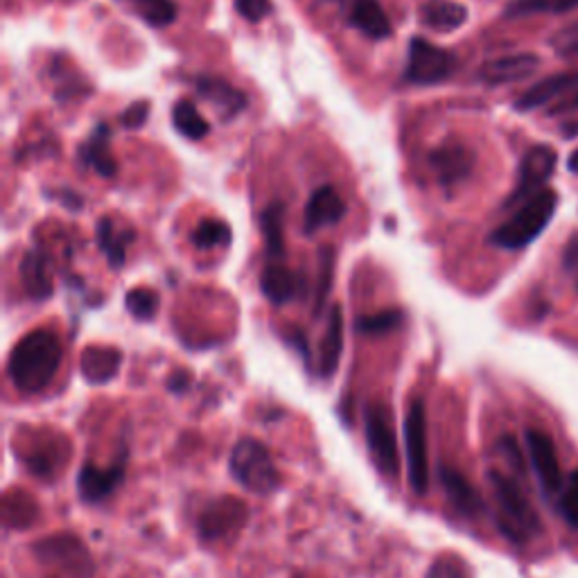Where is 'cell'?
I'll use <instances>...</instances> for the list:
<instances>
[{"label": "cell", "instance_id": "1", "mask_svg": "<svg viewBox=\"0 0 578 578\" xmlns=\"http://www.w3.org/2000/svg\"><path fill=\"white\" fill-rule=\"evenodd\" d=\"M61 357L63 348L52 331H32L12 348L8 375L21 394H41L54 379Z\"/></svg>", "mask_w": 578, "mask_h": 578}, {"label": "cell", "instance_id": "2", "mask_svg": "<svg viewBox=\"0 0 578 578\" xmlns=\"http://www.w3.org/2000/svg\"><path fill=\"white\" fill-rule=\"evenodd\" d=\"M488 481L495 497V518L501 536L513 545H529L536 540L542 534V520L523 486L499 470H490Z\"/></svg>", "mask_w": 578, "mask_h": 578}, {"label": "cell", "instance_id": "3", "mask_svg": "<svg viewBox=\"0 0 578 578\" xmlns=\"http://www.w3.org/2000/svg\"><path fill=\"white\" fill-rule=\"evenodd\" d=\"M558 206V195L554 190H542L534 195L516 215L506 220L493 235L490 244L499 249H525L531 244L549 224Z\"/></svg>", "mask_w": 578, "mask_h": 578}, {"label": "cell", "instance_id": "4", "mask_svg": "<svg viewBox=\"0 0 578 578\" xmlns=\"http://www.w3.org/2000/svg\"><path fill=\"white\" fill-rule=\"evenodd\" d=\"M231 475L255 495H270L281 484V473L270 449L255 438H242L231 453Z\"/></svg>", "mask_w": 578, "mask_h": 578}, {"label": "cell", "instance_id": "5", "mask_svg": "<svg viewBox=\"0 0 578 578\" xmlns=\"http://www.w3.org/2000/svg\"><path fill=\"white\" fill-rule=\"evenodd\" d=\"M364 432H366V445H368L371 459L377 466V470L387 479H396L400 473V457H398L394 418H392V412L387 405L373 403L366 407Z\"/></svg>", "mask_w": 578, "mask_h": 578}, {"label": "cell", "instance_id": "6", "mask_svg": "<svg viewBox=\"0 0 578 578\" xmlns=\"http://www.w3.org/2000/svg\"><path fill=\"white\" fill-rule=\"evenodd\" d=\"M455 71V54L447 52L423 37L409 41V59L405 80L416 87H432L447 80Z\"/></svg>", "mask_w": 578, "mask_h": 578}, {"label": "cell", "instance_id": "7", "mask_svg": "<svg viewBox=\"0 0 578 578\" xmlns=\"http://www.w3.org/2000/svg\"><path fill=\"white\" fill-rule=\"evenodd\" d=\"M405 445H407V466L409 484L416 495H425L429 488V459H427V423L425 403L414 400L405 416Z\"/></svg>", "mask_w": 578, "mask_h": 578}, {"label": "cell", "instance_id": "8", "mask_svg": "<svg viewBox=\"0 0 578 578\" xmlns=\"http://www.w3.org/2000/svg\"><path fill=\"white\" fill-rule=\"evenodd\" d=\"M556 163H558V154L551 148H547V145L531 148L520 163L518 185H516V190H513V195L508 197L506 206L529 202L534 195L542 192L540 187L551 179Z\"/></svg>", "mask_w": 578, "mask_h": 578}, {"label": "cell", "instance_id": "9", "mask_svg": "<svg viewBox=\"0 0 578 578\" xmlns=\"http://www.w3.org/2000/svg\"><path fill=\"white\" fill-rule=\"evenodd\" d=\"M527 449L542 490L547 495H560L565 479L551 436L542 429H527Z\"/></svg>", "mask_w": 578, "mask_h": 578}, {"label": "cell", "instance_id": "10", "mask_svg": "<svg viewBox=\"0 0 578 578\" xmlns=\"http://www.w3.org/2000/svg\"><path fill=\"white\" fill-rule=\"evenodd\" d=\"M540 67V59L531 52H520V54H508L501 59H493L484 63L479 71V80L490 84V87H501V84H516L529 80Z\"/></svg>", "mask_w": 578, "mask_h": 578}, {"label": "cell", "instance_id": "11", "mask_svg": "<svg viewBox=\"0 0 578 578\" xmlns=\"http://www.w3.org/2000/svg\"><path fill=\"white\" fill-rule=\"evenodd\" d=\"M346 215V204L333 185H321L312 192L305 206V233L314 235L318 229L333 226Z\"/></svg>", "mask_w": 578, "mask_h": 578}, {"label": "cell", "instance_id": "12", "mask_svg": "<svg viewBox=\"0 0 578 578\" xmlns=\"http://www.w3.org/2000/svg\"><path fill=\"white\" fill-rule=\"evenodd\" d=\"M195 89L220 113L224 122L233 120L246 109V95L233 84H229L226 80L202 75L195 80Z\"/></svg>", "mask_w": 578, "mask_h": 578}, {"label": "cell", "instance_id": "13", "mask_svg": "<svg viewBox=\"0 0 578 578\" xmlns=\"http://www.w3.org/2000/svg\"><path fill=\"white\" fill-rule=\"evenodd\" d=\"M438 479L443 484V490H445L449 504H453L462 513V516H466V518L481 516L486 506H484L479 490L457 468L440 466Z\"/></svg>", "mask_w": 578, "mask_h": 578}, {"label": "cell", "instance_id": "14", "mask_svg": "<svg viewBox=\"0 0 578 578\" xmlns=\"http://www.w3.org/2000/svg\"><path fill=\"white\" fill-rule=\"evenodd\" d=\"M473 152L459 143H447L432 152V168L443 185H455L464 181L473 170Z\"/></svg>", "mask_w": 578, "mask_h": 578}, {"label": "cell", "instance_id": "15", "mask_svg": "<svg viewBox=\"0 0 578 578\" xmlns=\"http://www.w3.org/2000/svg\"><path fill=\"white\" fill-rule=\"evenodd\" d=\"M124 479V470L122 466H115V468H98L93 464H87L82 470H80V477H78V490H80V497L89 504H98L102 499H107L109 495L115 493V488L122 484Z\"/></svg>", "mask_w": 578, "mask_h": 578}, {"label": "cell", "instance_id": "16", "mask_svg": "<svg viewBox=\"0 0 578 578\" xmlns=\"http://www.w3.org/2000/svg\"><path fill=\"white\" fill-rule=\"evenodd\" d=\"M420 23L429 30L453 32L468 21V10L455 0H425L418 10Z\"/></svg>", "mask_w": 578, "mask_h": 578}, {"label": "cell", "instance_id": "17", "mask_svg": "<svg viewBox=\"0 0 578 578\" xmlns=\"http://www.w3.org/2000/svg\"><path fill=\"white\" fill-rule=\"evenodd\" d=\"M344 351V316L342 307L333 305L328 312V326H326V337L321 342L318 351V371L324 377H333Z\"/></svg>", "mask_w": 578, "mask_h": 578}, {"label": "cell", "instance_id": "18", "mask_svg": "<svg viewBox=\"0 0 578 578\" xmlns=\"http://www.w3.org/2000/svg\"><path fill=\"white\" fill-rule=\"evenodd\" d=\"M571 89L574 91L578 89V73H562V75L547 78V80L538 82L536 87H531L529 91H525L520 95V100L516 102V109L518 111H531V109L545 107L560 95H569Z\"/></svg>", "mask_w": 578, "mask_h": 578}, {"label": "cell", "instance_id": "19", "mask_svg": "<svg viewBox=\"0 0 578 578\" xmlns=\"http://www.w3.org/2000/svg\"><path fill=\"white\" fill-rule=\"evenodd\" d=\"M351 23L371 39H389L394 28L379 0H353Z\"/></svg>", "mask_w": 578, "mask_h": 578}, {"label": "cell", "instance_id": "20", "mask_svg": "<svg viewBox=\"0 0 578 578\" xmlns=\"http://www.w3.org/2000/svg\"><path fill=\"white\" fill-rule=\"evenodd\" d=\"M261 290L274 305H285L301 292V278L281 263H270L261 276Z\"/></svg>", "mask_w": 578, "mask_h": 578}, {"label": "cell", "instance_id": "21", "mask_svg": "<svg viewBox=\"0 0 578 578\" xmlns=\"http://www.w3.org/2000/svg\"><path fill=\"white\" fill-rule=\"evenodd\" d=\"M120 364H122L120 351L109 346H89L82 353V362H80L82 375L91 384H104L113 379L120 371Z\"/></svg>", "mask_w": 578, "mask_h": 578}, {"label": "cell", "instance_id": "22", "mask_svg": "<svg viewBox=\"0 0 578 578\" xmlns=\"http://www.w3.org/2000/svg\"><path fill=\"white\" fill-rule=\"evenodd\" d=\"M109 136H111L109 126L107 124H98L95 132L89 136V141L80 148L82 161L89 168H93L100 176H107V179L115 176V172H118V165H115V161L111 156V150H109Z\"/></svg>", "mask_w": 578, "mask_h": 578}, {"label": "cell", "instance_id": "23", "mask_svg": "<svg viewBox=\"0 0 578 578\" xmlns=\"http://www.w3.org/2000/svg\"><path fill=\"white\" fill-rule=\"evenodd\" d=\"M21 281H23V290L28 292L30 298H34V301L50 298L52 278H50L48 263H45L41 251L26 253V258L21 263Z\"/></svg>", "mask_w": 578, "mask_h": 578}, {"label": "cell", "instance_id": "24", "mask_svg": "<svg viewBox=\"0 0 578 578\" xmlns=\"http://www.w3.org/2000/svg\"><path fill=\"white\" fill-rule=\"evenodd\" d=\"M132 240H134V231H118L113 220L102 217L98 222V244L113 270L122 267L124 251H126V246H130Z\"/></svg>", "mask_w": 578, "mask_h": 578}, {"label": "cell", "instance_id": "25", "mask_svg": "<svg viewBox=\"0 0 578 578\" xmlns=\"http://www.w3.org/2000/svg\"><path fill=\"white\" fill-rule=\"evenodd\" d=\"M172 124L174 130L185 136L187 141H202L209 136L211 124L200 115L197 107L190 100H179L172 109Z\"/></svg>", "mask_w": 578, "mask_h": 578}, {"label": "cell", "instance_id": "26", "mask_svg": "<svg viewBox=\"0 0 578 578\" xmlns=\"http://www.w3.org/2000/svg\"><path fill=\"white\" fill-rule=\"evenodd\" d=\"M237 513H244V504L235 499H222L220 504H213L206 516L202 518V534L206 538H215L233 529V525H240Z\"/></svg>", "mask_w": 578, "mask_h": 578}, {"label": "cell", "instance_id": "27", "mask_svg": "<svg viewBox=\"0 0 578 578\" xmlns=\"http://www.w3.org/2000/svg\"><path fill=\"white\" fill-rule=\"evenodd\" d=\"M283 224H285V206L281 202L270 204L261 215V226L267 244V253L272 263L281 261L285 255V240H283Z\"/></svg>", "mask_w": 578, "mask_h": 578}, {"label": "cell", "instance_id": "28", "mask_svg": "<svg viewBox=\"0 0 578 578\" xmlns=\"http://www.w3.org/2000/svg\"><path fill=\"white\" fill-rule=\"evenodd\" d=\"M130 6L145 23H150L156 30L168 28L176 21L174 0H130Z\"/></svg>", "mask_w": 578, "mask_h": 578}, {"label": "cell", "instance_id": "29", "mask_svg": "<svg viewBox=\"0 0 578 578\" xmlns=\"http://www.w3.org/2000/svg\"><path fill=\"white\" fill-rule=\"evenodd\" d=\"M578 6V0H513L506 8L510 17L525 14H562Z\"/></svg>", "mask_w": 578, "mask_h": 578}, {"label": "cell", "instance_id": "30", "mask_svg": "<svg viewBox=\"0 0 578 578\" xmlns=\"http://www.w3.org/2000/svg\"><path fill=\"white\" fill-rule=\"evenodd\" d=\"M192 244L197 249H215V246H229L233 240L231 226L220 220H204L190 235Z\"/></svg>", "mask_w": 578, "mask_h": 578}, {"label": "cell", "instance_id": "31", "mask_svg": "<svg viewBox=\"0 0 578 578\" xmlns=\"http://www.w3.org/2000/svg\"><path fill=\"white\" fill-rule=\"evenodd\" d=\"M400 324H403L400 310H382V312L357 318L355 331L362 335H387V333L396 331Z\"/></svg>", "mask_w": 578, "mask_h": 578}, {"label": "cell", "instance_id": "32", "mask_svg": "<svg viewBox=\"0 0 578 578\" xmlns=\"http://www.w3.org/2000/svg\"><path fill=\"white\" fill-rule=\"evenodd\" d=\"M159 294L150 287H134L124 294V307L139 321H152L159 312Z\"/></svg>", "mask_w": 578, "mask_h": 578}, {"label": "cell", "instance_id": "33", "mask_svg": "<svg viewBox=\"0 0 578 578\" xmlns=\"http://www.w3.org/2000/svg\"><path fill=\"white\" fill-rule=\"evenodd\" d=\"M333 272H335V251L333 249H324V251H321L318 290H316V298H314V314L316 316L324 312L326 298H328L331 287H333Z\"/></svg>", "mask_w": 578, "mask_h": 578}, {"label": "cell", "instance_id": "34", "mask_svg": "<svg viewBox=\"0 0 578 578\" xmlns=\"http://www.w3.org/2000/svg\"><path fill=\"white\" fill-rule=\"evenodd\" d=\"M558 497H560L558 508L562 513V518L567 520L569 527H574L578 531V470L569 475V479L565 481Z\"/></svg>", "mask_w": 578, "mask_h": 578}, {"label": "cell", "instance_id": "35", "mask_svg": "<svg viewBox=\"0 0 578 578\" xmlns=\"http://www.w3.org/2000/svg\"><path fill=\"white\" fill-rule=\"evenodd\" d=\"M425 578H470V569L459 556H440L429 565Z\"/></svg>", "mask_w": 578, "mask_h": 578}, {"label": "cell", "instance_id": "36", "mask_svg": "<svg viewBox=\"0 0 578 578\" xmlns=\"http://www.w3.org/2000/svg\"><path fill=\"white\" fill-rule=\"evenodd\" d=\"M237 14L249 23H261L272 14V0H235Z\"/></svg>", "mask_w": 578, "mask_h": 578}, {"label": "cell", "instance_id": "37", "mask_svg": "<svg viewBox=\"0 0 578 578\" xmlns=\"http://www.w3.org/2000/svg\"><path fill=\"white\" fill-rule=\"evenodd\" d=\"M551 45L556 48V52L560 57H578V23L569 26V28H562L554 39H551Z\"/></svg>", "mask_w": 578, "mask_h": 578}, {"label": "cell", "instance_id": "38", "mask_svg": "<svg viewBox=\"0 0 578 578\" xmlns=\"http://www.w3.org/2000/svg\"><path fill=\"white\" fill-rule=\"evenodd\" d=\"M150 102L148 100H139L134 104L126 107V111L122 113V124L126 126V130H139V126H143L148 122V115H150Z\"/></svg>", "mask_w": 578, "mask_h": 578}, {"label": "cell", "instance_id": "39", "mask_svg": "<svg viewBox=\"0 0 578 578\" xmlns=\"http://www.w3.org/2000/svg\"><path fill=\"white\" fill-rule=\"evenodd\" d=\"M562 261H565V267L578 270V233L567 242L565 253H562Z\"/></svg>", "mask_w": 578, "mask_h": 578}, {"label": "cell", "instance_id": "40", "mask_svg": "<svg viewBox=\"0 0 578 578\" xmlns=\"http://www.w3.org/2000/svg\"><path fill=\"white\" fill-rule=\"evenodd\" d=\"M168 387H170V392H185L187 387H190V373H185V371H176L174 375H170V379H168Z\"/></svg>", "mask_w": 578, "mask_h": 578}, {"label": "cell", "instance_id": "41", "mask_svg": "<svg viewBox=\"0 0 578 578\" xmlns=\"http://www.w3.org/2000/svg\"><path fill=\"white\" fill-rule=\"evenodd\" d=\"M574 109H578V89L574 93L565 95V100H560L551 111L554 113H562V111H574Z\"/></svg>", "mask_w": 578, "mask_h": 578}, {"label": "cell", "instance_id": "42", "mask_svg": "<svg viewBox=\"0 0 578 578\" xmlns=\"http://www.w3.org/2000/svg\"><path fill=\"white\" fill-rule=\"evenodd\" d=\"M569 170L578 174V150H576V152L571 154V159H569Z\"/></svg>", "mask_w": 578, "mask_h": 578}]
</instances>
